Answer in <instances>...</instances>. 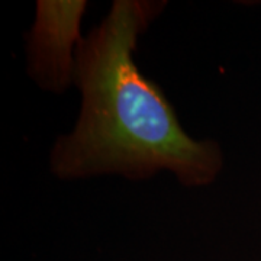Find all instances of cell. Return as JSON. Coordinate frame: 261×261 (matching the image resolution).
Segmentation results:
<instances>
[{
    "mask_svg": "<svg viewBox=\"0 0 261 261\" xmlns=\"http://www.w3.org/2000/svg\"><path fill=\"white\" fill-rule=\"evenodd\" d=\"M164 8L166 2L115 0L82 39L74 73L82 108L74 129L51 151L57 178L115 174L142 181L170 171L183 186L203 187L222 171L221 147L190 137L161 87L135 63L138 39Z\"/></svg>",
    "mask_w": 261,
    "mask_h": 261,
    "instance_id": "cell-1",
    "label": "cell"
},
{
    "mask_svg": "<svg viewBox=\"0 0 261 261\" xmlns=\"http://www.w3.org/2000/svg\"><path fill=\"white\" fill-rule=\"evenodd\" d=\"M84 0H39L27 34V71L39 89L64 93L74 84Z\"/></svg>",
    "mask_w": 261,
    "mask_h": 261,
    "instance_id": "cell-2",
    "label": "cell"
}]
</instances>
